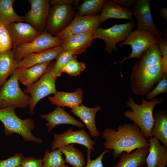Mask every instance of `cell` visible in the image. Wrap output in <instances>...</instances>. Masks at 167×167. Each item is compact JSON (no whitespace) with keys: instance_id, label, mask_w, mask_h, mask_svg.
Listing matches in <instances>:
<instances>
[{"instance_id":"7a4b0ae2","label":"cell","mask_w":167,"mask_h":167,"mask_svg":"<svg viewBox=\"0 0 167 167\" xmlns=\"http://www.w3.org/2000/svg\"><path fill=\"white\" fill-rule=\"evenodd\" d=\"M102 136L105 140V148L112 151L116 159L123 152L130 153L138 148L149 146L148 139L136 125L125 123L119 125L117 129H105Z\"/></svg>"},{"instance_id":"74e56055","label":"cell","mask_w":167,"mask_h":167,"mask_svg":"<svg viewBox=\"0 0 167 167\" xmlns=\"http://www.w3.org/2000/svg\"><path fill=\"white\" fill-rule=\"evenodd\" d=\"M43 160L41 158L30 156L23 158L21 167H42Z\"/></svg>"},{"instance_id":"f546056e","label":"cell","mask_w":167,"mask_h":167,"mask_svg":"<svg viewBox=\"0 0 167 167\" xmlns=\"http://www.w3.org/2000/svg\"><path fill=\"white\" fill-rule=\"evenodd\" d=\"M62 154L58 149L53 150L51 152L46 150L42 159V167H70L66 165Z\"/></svg>"},{"instance_id":"8992f818","label":"cell","mask_w":167,"mask_h":167,"mask_svg":"<svg viewBox=\"0 0 167 167\" xmlns=\"http://www.w3.org/2000/svg\"><path fill=\"white\" fill-rule=\"evenodd\" d=\"M53 64L54 63H50L47 70L40 79L24 89V92L31 97L29 105L31 116L34 114L36 106L41 100L50 94H54L57 92L55 86L57 78L52 73Z\"/></svg>"},{"instance_id":"9c48e42d","label":"cell","mask_w":167,"mask_h":167,"mask_svg":"<svg viewBox=\"0 0 167 167\" xmlns=\"http://www.w3.org/2000/svg\"><path fill=\"white\" fill-rule=\"evenodd\" d=\"M62 43V41L57 36H53L44 30L30 42L19 45L15 49H12L14 57L19 62L29 54L61 46Z\"/></svg>"},{"instance_id":"e575fe53","label":"cell","mask_w":167,"mask_h":167,"mask_svg":"<svg viewBox=\"0 0 167 167\" xmlns=\"http://www.w3.org/2000/svg\"><path fill=\"white\" fill-rule=\"evenodd\" d=\"M24 158L21 153H17L6 159L0 160V167H21Z\"/></svg>"},{"instance_id":"7402d4cb","label":"cell","mask_w":167,"mask_h":167,"mask_svg":"<svg viewBox=\"0 0 167 167\" xmlns=\"http://www.w3.org/2000/svg\"><path fill=\"white\" fill-rule=\"evenodd\" d=\"M83 95V91L81 88H78L72 92H57L54 96L48 98L54 105L73 109L82 104Z\"/></svg>"},{"instance_id":"7c38bea8","label":"cell","mask_w":167,"mask_h":167,"mask_svg":"<svg viewBox=\"0 0 167 167\" xmlns=\"http://www.w3.org/2000/svg\"><path fill=\"white\" fill-rule=\"evenodd\" d=\"M54 140L52 143V149H56L60 147L71 144H78L85 146L87 150L94 151L95 142L92 140L90 136L84 129L73 131L70 128L64 132L53 135Z\"/></svg>"},{"instance_id":"4fadbf2b","label":"cell","mask_w":167,"mask_h":167,"mask_svg":"<svg viewBox=\"0 0 167 167\" xmlns=\"http://www.w3.org/2000/svg\"><path fill=\"white\" fill-rule=\"evenodd\" d=\"M31 8L24 16L27 23L41 33L45 28L50 9V0H28Z\"/></svg>"},{"instance_id":"9a60e30c","label":"cell","mask_w":167,"mask_h":167,"mask_svg":"<svg viewBox=\"0 0 167 167\" xmlns=\"http://www.w3.org/2000/svg\"><path fill=\"white\" fill-rule=\"evenodd\" d=\"M10 34L12 49L30 42L41 33L29 24L23 22L11 23L6 27Z\"/></svg>"},{"instance_id":"ac0fdd59","label":"cell","mask_w":167,"mask_h":167,"mask_svg":"<svg viewBox=\"0 0 167 167\" xmlns=\"http://www.w3.org/2000/svg\"><path fill=\"white\" fill-rule=\"evenodd\" d=\"M63 50L60 46L29 54L18 62V68H27L38 64L51 61Z\"/></svg>"},{"instance_id":"e0dca14e","label":"cell","mask_w":167,"mask_h":167,"mask_svg":"<svg viewBox=\"0 0 167 167\" xmlns=\"http://www.w3.org/2000/svg\"><path fill=\"white\" fill-rule=\"evenodd\" d=\"M41 117L47 121L46 125L48 127L49 132L60 124L72 125L80 128L85 127L84 124L67 113L64 108L59 106H57L56 109L51 113L43 114Z\"/></svg>"},{"instance_id":"cb8c5ba5","label":"cell","mask_w":167,"mask_h":167,"mask_svg":"<svg viewBox=\"0 0 167 167\" xmlns=\"http://www.w3.org/2000/svg\"><path fill=\"white\" fill-rule=\"evenodd\" d=\"M132 15L131 9L122 7L112 0H106L100 14L99 21L101 24L111 18L132 20Z\"/></svg>"},{"instance_id":"277c9868","label":"cell","mask_w":167,"mask_h":167,"mask_svg":"<svg viewBox=\"0 0 167 167\" xmlns=\"http://www.w3.org/2000/svg\"><path fill=\"white\" fill-rule=\"evenodd\" d=\"M15 109L11 106L0 109V121L4 126L5 134L10 135L17 133L25 141L41 143V139L35 136L32 132L35 127L34 121L30 118L21 119L16 114Z\"/></svg>"},{"instance_id":"6da1fadb","label":"cell","mask_w":167,"mask_h":167,"mask_svg":"<svg viewBox=\"0 0 167 167\" xmlns=\"http://www.w3.org/2000/svg\"><path fill=\"white\" fill-rule=\"evenodd\" d=\"M164 74L161 57L157 44L145 50L133 67L130 79L133 92L146 96Z\"/></svg>"},{"instance_id":"ffe728a7","label":"cell","mask_w":167,"mask_h":167,"mask_svg":"<svg viewBox=\"0 0 167 167\" xmlns=\"http://www.w3.org/2000/svg\"><path fill=\"white\" fill-rule=\"evenodd\" d=\"M51 62L38 64L27 68H17L14 73L19 81L27 87L40 79L47 70Z\"/></svg>"},{"instance_id":"2e32d148","label":"cell","mask_w":167,"mask_h":167,"mask_svg":"<svg viewBox=\"0 0 167 167\" xmlns=\"http://www.w3.org/2000/svg\"><path fill=\"white\" fill-rule=\"evenodd\" d=\"M149 147L146 159L147 167H166L167 146L161 144L156 138L151 136L148 139Z\"/></svg>"},{"instance_id":"83f0119b","label":"cell","mask_w":167,"mask_h":167,"mask_svg":"<svg viewBox=\"0 0 167 167\" xmlns=\"http://www.w3.org/2000/svg\"><path fill=\"white\" fill-rule=\"evenodd\" d=\"M65 156V162L72 167H84L86 161L84 155L82 152L75 146L74 144H71L58 148Z\"/></svg>"},{"instance_id":"5b68a950","label":"cell","mask_w":167,"mask_h":167,"mask_svg":"<svg viewBox=\"0 0 167 167\" xmlns=\"http://www.w3.org/2000/svg\"><path fill=\"white\" fill-rule=\"evenodd\" d=\"M30 101V96L21 90L14 73L0 89V109L9 106L25 108Z\"/></svg>"},{"instance_id":"f35d334b","label":"cell","mask_w":167,"mask_h":167,"mask_svg":"<svg viewBox=\"0 0 167 167\" xmlns=\"http://www.w3.org/2000/svg\"><path fill=\"white\" fill-rule=\"evenodd\" d=\"M112 1L120 6L126 8L134 6L136 1L135 0H113Z\"/></svg>"},{"instance_id":"d590c367","label":"cell","mask_w":167,"mask_h":167,"mask_svg":"<svg viewBox=\"0 0 167 167\" xmlns=\"http://www.w3.org/2000/svg\"><path fill=\"white\" fill-rule=\"evenodd\" d=\"M158 47L161 57L164 73L167 74V41L166 39L163 38L159 39Z\"/></svg>"},{"instance_id":"b9f144b4","label":"cell","mask_w":167,"mask_h":167,"mask_svg":"<svg viewBox=\"0 0 167 167\" xmlns=\"http://www.w3.org/2000/svg\"><path fill=\"white\" fill-rule=\"evenodd\" d=\"M146 167V166H142V167Z\"/></svg>"},{"instance_id":"8fae6325","label":"cell","mask_w":167,"mask_h":167,"mask_svg":"<svg viewBox=\"0 0 167 167\" xmlns=\"http://www.w3.org/2000/svg\"><path fill=\"white\" fill-rule=\"evenodd\" d=\"M100 16V14L82 16L77 13L69 25L56 36L63 41L75 34L95 31L101 25Z\"/></svg>"},{"instance_id":"44dd1931","label":"cell","mask_w":167,"mask_h":167,"mask_svg":"<svg viewBox=\"0 0 167 167\" xmlns=\"http://www.w3.org/2000/svg\"><path fill=\"white\" fill-rule=\"evenodd\" d=\"M101 109V106L98 105L94 107L89 108L81 104L72 109L71 112L84 122L85 127L90 131L92 136L95 138L100 135L96 126L95 117L97 112Z\"/></svg>"},{"instance_id":"4dcf8cb0","label":"cell","mask_w":167,"mask_h":167,"mask_svg":"<svg viewBox=\"0 0 167 167\" xmlns=\"http://www.w3.org/2000/svg\"><path fill=\"white\" fill-rule=\"evenodd\" d=\"M75 51L72 50H63L56 58V61L54 63L52 73L57 78L62 73V68L67 63L74 55H76Z\"/></svg>"},{"instance_id":"3957f363","label":"cell","mask_w":167,"mask_h":167,"mask_svg":"<svg viewBox=\"0 0 167 167\" xmlns=\"http://www.w3.org/2000/svg\"><path fill=\"white\" fill-rule=\"evenodd\" d=\"M164 101L162 98H154L150 101L143 98L141 104H138L132 97H129L126 107L130 108L123 113L124 117L132 121L140 129L145 138L148 139L151 137L150 131L152 128L154 119L153 110L157 104Z\"/></svg>"},{"instance_id":"52a82bcc","label":"cell","mask_w":167,"mask_h":167,"mask_svg":"<svg viewBox=\"0 0 167 167\" xmlns=\"http://www.w3.org/2000/svg\"><path fill=\"white\" fill-rule=\"evenodd\" d=\"M158 37L151 32L137 28L131 31L125 40L119 44L120 47L126 45H130L132 49L130 54L116 63H119L122 66L127 59L137 58L139 59L142 54L152 46L158 44Z\"/></svg>"},{"instance_id":"ba28073f","label":"cell","mask_w":167,"mask_h":167,"mask_svg":"<svg viewBox=\"0 0 167 167\" xmlns=\"http://www.w3.org/2000/svg\"><path fill=\"white\" fill-rule=\"evenodd\" d=\"M135 25V22L133 21L125 24H115L107 28H99L94 31L93 38L103 40L105 44V51L110 54L113 51H117L116 44L124 41Z\"/></svg>"},{"instance_id":"5bb4252c","label":"cell","mask_w":167,"mask_h":167,"mask_svg":"<svg viewBox=\"0 0 167 167\" xmlns=\"http://www.w3.org/2000/svg\"><path fill=\"white\" fill-rule=\"evenodd\" d=\"M149 1L136 0L134 6L133 15L137 19L138 28L148 30L160 39L162 38V34L154 23L151 12Z\"/></svg>"},{"instance_id":"f1b7e54d","label":"cell","mask_w":167,"mask_h":167,"mask_svg":"<svg viewBox=\"0 0 167 167\" xmlns=\"http://www.w3.org/2000/svg\"><path fill=\"white\" fill-rule=\"evenodd\" d=\"M105 0H85L78 7L77 14L82 16L96 15L101 11Z\"/></svg>"},{"instance_id":"30bf717a","label":"cell","mask_w":167,"mask_h":167,"mask_svg":"<svg viewBox=\"0 0 167 167\" xmlns=\"http://www.w3.org/2000/svg\"><path fill=\"white\" fill-rule=\"evenodd\" d=\"M74 15L72 6L52 5L50 8L45 30L53 36H56L71 23Z\"/></svg>"},{"instance_id":"1f68e13d","label":"cell","mask_w":167,"mask_h":167,"mask_svg":"<svg viewBox=\"0 0 167 167\" xmlns=\"http://www.w3.org/2000/svg\"><path fill=\"white\" fill-rule=\"evenodd\" d=\"M86 68L84 63L79 62L75 55H74L62 68V72L66 73L68 75L77 76L83 71Z\"/></svg>"},{"instance_id":"d6986e66","label":"cell","mask_w":167,"mask_h":167,"mask_svg":"<svg viewBox=\"0 0 167 167\" xmlns=\"http://www.w3.org/2000/svg\"><path fill=\"white\" fill-rule=\"evenodd\" d=\"M94 31L91 30L72 36L63 40L61 46L64 50H72L76 55L81 54L91 46Z\"/></svg>"},{"instance_id":"4316f807","label":"cell","mask_w":167,"mask_h":167,"mask_svg":"<svg viewBox=\"0 0 167 167\" xmlns=\"http://www.w3.org/2000/svg\"><path fill=\"white\" fill-rule=\"evenodd\" d=\"M14 0H0V22L5 27L14 22H23L24 16L17 14L14 11L13 4Z\"/></svg>"},{"instance_id":"8d00e7d4","label":"cell","mask_w":167,"mask_h":167,"mask_svg":"<svg viewBox=\"0 0 167 167\" xmlns=\"http://www.w3.org/2000/svg\"><path fill=\"white\" fill-rule=\"evenodd\" d=\"M92 152L91 150H87V162L86 165L84 167H104L102 162L103 158L105 154L109 153L111 151L106 149L103 151L98 157L92 160L91 159Z\"/></svg>"},{"instance_id":"d6a6232c","label":"cell","mask_w":167,"mask_h":167,"mask_svg":"<svg viewBox=\"0 0 167 167\" xmlns=\"http://www.w3.org/2000/svg\"><path fill=\"white\" fill-rule=\"evenodd\" d=\"M12 44L9 32L0 22V52L12 49Z\"/></svg>"},{"instance_id":"836d02e7","label":"cell","mask_w":167,"mask_h":167,"mask_svg":"<svg viewBox=\"0 0 167 167\" xmlns=\"http://www.w3.org/2000/svg\"><path fill=\"white\" fill-rule=\"evenodd\" d=\"M167 92V74H164L156 86L146 96L148 100H152L158 95Z\"/></svg>"},{"instance_id":"603a6c76","label":"cell","mask_w":167,"mask_h":167,"mask_svg":"<svg viewBox=\"0 0 167 167\" xmlns=\"http://www.w3.org/2000/svg\"><path fill=\"white\" fill-rule=\"evenodd\" d=\"M149 146L135 149L130 153L124 152L113 167H141L146 163Z\"/></svg>"},{"instance_id":"60d3db41","label":"cell","mask_w":167,"mask_h":167,"mask_svg":"<svg viewBox=\"0 0 167 167\" xmlns=\"http://www.w3.org/2000/svg\"><path fill=\"white\" fill-rule=\"evenodd\" d=\"M161 16L165 20L167 19V8H164L161 9L160 11Z\"/></svg>"},{"instance_id":"484cf974","label":"cell","mask_w":167,"mask_h":167,"mask_svg":"<svg viewBox=\"0 0 167 167\" xmlns=\"http://www.w3.org/2000/svg\"><path fill=\"white\" fill-rule=\"evenodd\" d=\"M154 121L150 131L151 137L158 139L163 145L167 146V111L158 110L154 116Z\"/></svg>"},{"instance_id":"ab89813d","label":"cell","mask_w":167,"mask_h":167,"mask_svg":"<svg viewBox=\"0 0 167 167\" xmlns=\"http://www.w3.org/2000/svg\"><path fill=\"white\" fill-rule=\"evenodd\" d=\"M75 2L73 0H50V4L53 5H68L72 6Z\"/></svg>"},{"instance_id":"d4e9b609","label":"cell","mask_w":167,"mask_h":167,"mask_svg":"<svg viewBox=\"0 0 167 167\" xmlns=\"http://www.w3.org/2000/svg\"><path fill=\"white\" fill-rule=\"evenodd\" d=\"M18 62L14 57L12 49L0 52V89L18 68Z\"/></svg>"}]
</instances>
